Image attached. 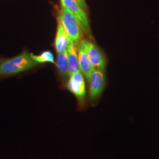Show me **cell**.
I'll return each mask as SVG.
<instances>
[{
    "mask_svg": "<svg viewBox=\"0 0 159 159\" xmlns=\"http://www.w3.org/2000/svg\"><path fill=\"white\" fill-rule=\"evenodd\" d=\"M39 63L27 52L11 59L0 60V76L18 74L34 68Z\"/></svg>",
    "mask_w": 159,
    "mask_h": 159,
    "instance_id": "6da1fadb",
    "label": "cell"
},
{
    "mask_svg": "<svg viewBox=\"0 0 159 159\" xmlns=\"http://www.w3.org/2000/svg\"><path fill=\"white\" fill-rule=\"evenodd\" d=\"M58 20L62 24L68 37L73 40L75 46H78L81 38V27L74 14L65 6L62 5Z\"/></svg>",
    "mask_w": 159,
    "mask_h": 159,
    "instance_id": "7a4b0ae2",
    "label": "cell"
},
{
    "mask_svg": "<svg viewBox=\"0 0 159 159\" xmlns=\"http://www.w3.org/2000/svg\"><path fill=\"white\" fill-rule=\"evenodd\" d=\"M67 89L76 97L80 108L84 107L86 99V89L83 74L79 71L70 76L66 84Z\"/></svg>",
    "mask_w": 159,
    "mask_h": 159,
    "instance_id": "3957f363",
    "label": "cell"
},
{
    "mask_svg": "<svg viewBox=\"0 0 159 159\" xmlns=\"http://www.w3.org/2000/svg\"><path fill=\"white\" fill-rule=\"evenodd\" d=\"M89 98L92 102L97 100L103 93L106 85L104 70L94 68L89 81Z\"/></svg>",
    "mask_w": 159,
    "mask_h": 159,
    "instance_id": "277c9868",
    "label": "cell"
},
{
    "mask_svg": "<svg viewBox=\"0 0 159 159\" xmlns=\"http://www.w3.org/2000/svg\"><path fill=\"white\" fill-rule=\"evenodd\" d=\"M80 45L84 48L94 68L104 70L106 63V59L98 47L90 41L86 40H83Z\"/></svg>",
    "mask_w": 159,
    "mask_h": 159,
    "instance_id": "5b68a950",
    "label": "cell"
},
{
    "mask_svg": "<svg viewBox=\"0 0 159 159\" xmlns=\"http://www.w3.org/2000/svg\"><path fill=\"white\" fill-rule=\"evenodd\" d=\"M69 9L79 23L80 26L82 30L89 36L90 35V28L88 17L84 10L74 0H64L61 4Z\"/></svg>",
    "mask_w": 159,
    "mask_h": 159,
    "instance_id": "8992f818",
    "label": "cell"
},
{
    "mask_svg": "<svg viewBox=\"0 0 159 159\" xmlns=\"http://www.w3.org/2000/svg\"><path fill=\"white\" fill-rule=\"evenodd\" d=\"M67 50L68 54V74L70 77L71 74L77 71H80V69L79 61V56L77 52L75 45L74 44L73 40L69 37Z\"/></svg>",
    "mask_w": 159,
    "mask_h": 159,
    "instance_id": "52a82bcc",
    "label": "cell"
},
{
    "mask_svg": "<svg viewBox=\"0 0 159 159\" xmlns=\"http://www.w3.org/2000/svg\"><path fill=\"white\" fill-rule=\"evenodd\" d=\"M79 61L80 71L85 75L86 79L89 81L90 79L91 73L94 67L89 60L84 48L80 44L79 49Z\"/></svg>",
    "mask_w": 159,
    "mask_h": 159,
    "instance_id": "ba28073f",
    "label": "cell"
},
{
    "mask_svg": "<svg viewBox=\"0 0 159 159\" xmlns=\"http://www.w3.org/2000/svg\"><path fill=\"white\" fill-rule=\"evenodd\" d=\"M68 44V34L61 23L58 20L57 35L55 40V48L57 53L58 54L66 50Z\"/></svg>",
    "mask_w": 159,
    "mask_h": 159,
    "instance_id": "9c48e42d",
    "label": "cell"
},
{
    "mask_svg": "<svg viewBox=\"0 0 159 159\" xmlns=\"http://www.w3.org/2000/svg\"><path fill=\"white\" fill-rule=\"evenodd\" d=\"M57 66L62 79L67 80L69 77L67 50L58 53L57 58Z\"/></svg>",
    "mask_w": 159,
    "mask_h": 159,
    "instance_id": "30bf717a",
    "label": "cell"
},
{
    "mask_svg": "<svg viewBox=\"0 0 159 159\" xmlns=\"http://www.w3.org/2000/svg\"><path fill=\"white\" fill-rule=\"evenodd\" d=\"M32 58L37 63H43L46 62L54 63V58L50 51H44L40 56H34L31 54Z\"/></svg>",
    "mask_w": 159,
    "mask_h": 159,
    "instance_id": "8fae6325",
    "label": "cell"
},
{
    "mask_svg": "<svg viewBox=\"0 0 159 159\" xmlns=\"http://www.w3.org/2000/svg\"><path fill=\"white\" fill-rule=\"evenodd\" d=\"M79 5L80 7H81L83 10L86 8V4H85L84 0H74Z\"/></svg>",
    "mask_w": 159,
    "mask_h": 159,
    "instance_id": "7c38bea8",
    "label": "cell"
},
{
    "mask_svg": "<svg viewBox=\"0 0 159 159\" xmlns=\"http://www.w3.org/2000/svg\"><path fill=\"white\" fill-rule=\"evenodd\" d=\"M63 1H64V0H61V4L63 2Z\"/></svg>",
    "mask_w": 159,
    "mask_h": 159,
    "instance_id": "4fadbf2b",
    "label": "cell"
}]
</instances>
